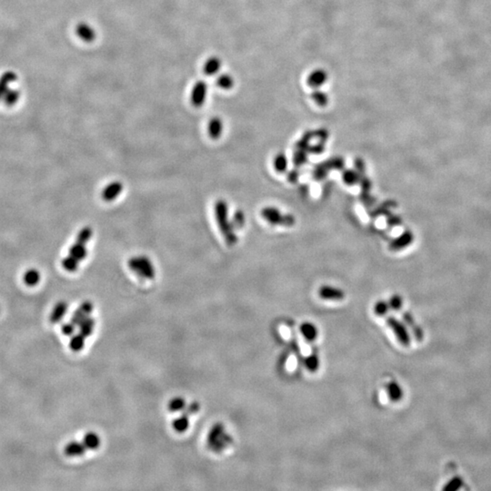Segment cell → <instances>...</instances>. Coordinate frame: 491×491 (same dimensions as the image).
Masks as SVG:
<instances>
[{
    "label": "cell",
    "mask_w": 491,
    "mask_h": 491,
    "mask_svg": "<svg viewBox=\"0 0 491 491\" xmlns=\"http://www.w3.org/2000/svg\"><path fill=\"white\" fill-rule=\"evenodd\" d=\"M301 332L308 339H314L317 336V331L313 325L305 323L301 326Z\"/></svg>",
    "instance_id": "cell-38"
},
{
    "label": "cell",
    "mask_w": 491,
    "mask_h": 491,
    "mask_svg": "<svg viewBox=\"0 0 491 491\" xmlns=\"http://www.w3.org/2000/svg\"><path fill=\"white\" fill-rule=\"evenodd\" d=\"M17 75L13 71H6L0 78V100H3L4 95L9 89L8 85L17 79Z\"/></svg>",
    "instance_id": "cell-18"
},
{
    "label": "cell",
    "mask_w": 491,
    "mask_h": 491,
    "mask_svg": "<svg viewBox=\"0 0 491 491\" xmlns=\"http://www.w3.org/2000/svg\"><path fill=\"white\" fill-rule=\"evenodd\" d=\"M208 91L207 84L205 81L199 80L195 83L193 86L191 94H190V101L192 105L196 107H200L203 106L207 100Z\"/></svg>",
    "instance_id": "cell-5"
},
{
    "label": "cell",
    "mask_w": 491,
    "mask_h": 491,
    "mask_svg": "<svg viewBox=\"0 0 491 491\" xmlns=\"http://www.w3.org/2000/svg\"><path fill=\"white\" fill-rule=\"evenodd\" d=\"M308 161V151L307 150H295L293 153L292 162L296 168H299L305 165Z\"/></svg>",
    "instance_id": "cell-31"
},
{
    "label": "cell",
    "mask_w": 491,
    "mask_h": 491,
    "mask_svg": "<svg viewBox=\"0 0 491 491\" xmlns=\"http://www.w3.org/2000/svg\"><path fill=\"white\" fill-rule=\"evenodd\" d=\"M68 311V303L66 301L57 302L50 314V321L52 323H58L62 320Z\"/></svg>",
    "instance_id": "cell-14"
},
{
    "label": "cell",
    "mask_w": 491,
    "mask_h": 491,
    "mask_svg": "<svg viewBox=\"0 0 491 491\" xmlns=\"http://www.w3.org/2000/svg\"><path fill=\"white\" fill-rule=\"evenodd\" d=\"M461 479H454L450 483L449 485L447 486L446 488H444V490H448V491H453V490H457L459 489L460 486H461Z\"/></svg>",
    "instance_id": "cell-50"
},
{
    "label": "cell",
    "mask_w": 491,
    "mask_h": 491,
    "mask_svg": "<svg viewBox=\"0 0 491 491\" xmlns=\"http://www.w3.org/2000/svg\"><path fill=\"white\" fill-rule=\"evenodd\" d=\"M75 324L73 322H67V323L62 324L61 326V331H62L63 334L66 335V336H72L75 332L76 329Z\"/></svg>",
    "instance_id": "cell-45"
},
{
    "label": "cell",
    "mask_w": 491,
    "mask_h": 491,
    "mask_svg": "<svg viewBox=\"0 0 491 491\" xmlns=\"http://www.w3.org/2000/svg\"><path fill=\"white\" fill-rule=\"evenodd\" d=\"M93 236V230L89 227H85L79 231L77 236V242L86 245Z\"/></svg>",
    "instance_id": "cell-35"
},
{
    "label": "cell",
    "mask_w": 491,
    "mask_h": 491,
    "mask_svg": "<svg viewBox=\"0 0 491 491\" xmlns=\"http://www.w3.org/2000/svg\"><path fill=\"white\" fill-rule=\"evenodd\" d=\"M324 166L328 168L329 170H342L345 167V160L341 156H335L330 158L326 161L322 162Z\"/></svg>",
    "instance_id": "cell-27"
},
{
    "label": "cell",
    "mask_w": 491,
    "mask_h": 491,
    "mask_svg": "<svg viewBox=\"0 0 491 491\" xmlns=\"http://www.w3.org/2000/svg\"><path fill=\"white\" fill-rule=\"evenodd\" d=\"M318 296L326 300H341L345 298V293L338 287L325 285L320 286Z\"/></svg>",
    "instance_id": "cell-12"
},
{
    "label": "cell",
    "mask_w": 491,
    "mask_h": 491,
    "mask_svg": "<svg viewBox=\"0 0 491 491\" xmlns=\"http://www.w3.org/2000/svg\"><path fill=\"white\" fill-rule=\"evenodd\" d=\"M95 324H96V322H95V319H94L93 317H87L78 326L79 331H80L79 333L82 334L85 337L91 336L92 333H93L94 329H95Z\"/></svg>",
    "instance_id": "cell-24"
},
{
    "label": "cell",
    "mask_w": 491,
    "mask_h": 491,
    "mask_svg": "<svg viewBox=\"0 0 491 491\" xmlns=\"http://www.w3.org/2000/svg\"><path fill=\"white\" fill-rule=\"evenodd\" d=\"M233 439L231 436L229 435L223 424L217 423L213 425L207 438V445L214 452H221L225 448L230 447L232 444Z\"/></svg>",
    "instance_id": "cell-2"
},
{
    "label": "cell",
    "mask_w": 491,
    "mask_h": 491,
    "mask_svg": "<svg viewBox=\"0 0 491 491\" xmlns=\"http://www.w3.org/2000/svg\"><path fill=\"white\" fill-rule=\"evenodd\" d=\"M231 222H232V225H233L235 230H241L245 226V222H246L245 214L241 210H236L233 215Z\"/></svg>",
    "instance_id": "cell-36"
},
{
    "label": "cell",
    "mask_w": 491,
    "mask_h": 491,
    "mask_svg": "<svg viewBox=\"0 0 491 491\" xmlns=\"http://www.w3.org/2000/svg\"><path fill=\"white\" fill-rule=\"evenodd\" d=\"M83 443L87 449H97L100 448V436L96 434L95 432H88L83 438Z\"/></svg>",
    "instance_id": "cell-21"
},
{
    "label": "cell",
    "mask_w": 491,
    "mask_h": 491,
    "mask_svg": "<svg viewBox=\"0 0 491 491\" xmlns=\"http://www.w3.org/2000/svg\"><path fill=\"white\" fill-rule=\"evenodd\" d=\"M189 416L182 413V415L178 416L173 421V428L179 433H183L187 430L189 427Z\"/></svg>",
    "instance_id": "cell-26"
},
{
    "label": "cell",
    "mask_w": 491,
    "mask_h": 491,
    "mask_svg": "<svg viewBox=\"0 0 491 491\" xmlns=\"http://www.w3.org/2000/svg\"><path fill=\"white\" fill-rule=\"evenodd\" d=\"M129 267L139 278L152 280L155 278V267L152 261L146 256L133 257L128 262Z\"/></svg>",
    "instance_id": "cell-4"
},
{
    "label": "cell",
    "mask_w": 491,
    "mask_h": 491,
    "mask_svg": "<svg viewBox=\"0 0 491 491\" xmlns=\"http://www.w3.org/2000/svg\"><path fill=\"white\" fill-rule=\"evenodd\" d=\"M234 83H235L234 78L230 74H221V75L218 76V78H217L218 87L224 89V90L231 89L232 87H234Z\"/></svg>",
    "instance_id": "cell-29"
},
{
    "label": "cell",
    "mask_w": 491,
    "mask_h": 491,
    "mask_svg": "<svg viewBox=\"0 0 491 491\" xmlns=\"http://www.w3.org/2000/svg\"><path fill=\"white\" fill-rule=\"evenodd\" d=\"M287 164H288V160H287L286 155L284 153L280 152L275 155L273 159V167L278 173H280V174L285 173L287 169Z\"/></svg>",
    "instance_id": "cell-19"
},
{
    "label": "cell",
    "mask_w": 491,
    "mask_h": 491,
    "mask_svg": "<svg viewBox=\"0 0 491 491\" xmlns=\"http://www.w3.org/2000/svg\"><path fill=\"white\" fill-rule=\"evenodd\" d=\"M69 252V255L74 257L79 261L85 259L87 256V249L86 248V245L78 242H76L73 246H71Z\"/></svg>",
    "instance_id": "cell-20"
},
{
    "label": "cell",
    "mask_w": 491,
    "mask_h": 491,
    "mask_svg": "<svg viewBox=\"0 0 491 491\" xmlns=\"http://www.w3.org/2000/svg\"><path fill=\"white\" fill-rule=\"evenodd\" d=\"M324 151H325V143L319 142V141H318V143L310 146L308 149V153H310L313 155H319V154L323 153Z\"/></svg>",
    "instance_id": "cell-43"
},
{
    "label": "cell",
    "mask_w": 491,
    "mask_h": 491,
    "mask_svg": "<svg viewBox=\"0 0 491 491\" xmlns=\"http://www.w3.org/2000/svg\"><path fill=\"white\" fill-rule=\"evenodd\" d=\"M40 279H41L40 273L35 268L28 269L27 271H26L24 276H23L24 283L28 286H34L38 285L40 281Z\"/></svg>",
    "instance_id": "cell-22"
},
{
    "label": "cell",
    "mask_w": 491,
    "mask_h": 491,
    "mask_svg": "<svg viewBox=\"0 0 491 491\" xmlns=\"http://www.w3.org/2000/svg\"><path fill=\"white\" fill-rule=\"evenodd\" d=\"M389 310V304L385 300H379L374 306V311L378 316H385Z\"/></svg>",
    "instance_id": "cell-39"
},
{
    "label": "cell",
    "mask_w": 491,
    "mask_h": 491,
    "mask_svg": "<svg viewBox=\"0 0 491 491\" xmlns=\"http://www.w3.org/2000/svg\"><path fill=\"white\" fill-rule=\"evenodd\" d=\"M85 339H86V337L80 333L77 334V335H72L71 338H70V341H69V348L75 352L80 351L81 349L85 346Z\"/></svg>",
    "instance_id": "cell-30"
},
{
    "label": "cell",
    "mask_w": 491,
    "mask_h": 491,
    "mask_svg": "<svg viewBox=\"0 0 491 491\" xmlns=\"http://www.w3.org/2000/svg\"><path fill=\"white\" fill-rule=\"evenodd\" d=\"M329 75L328 72L322 69H315L312 71L307 78V84L309 87L313 89L320 88L328 81Z\"/></svg>",
    "instance_id": "cell-8"
},
{
    "label": "cell",
    "mask_w": 491,
    "mask_h": 491,
    "mask_svg": "<svg viewBox=\"0 0 491 491\" xmlns=\"http://www.w3.org/2000/svg\"><path fill=\"white\" fill-rule=\"evenodd\" d=\"M413 241H414V235H413V233L411 232V230H406L403 233H401L399 236H397L396 238L392 239L390 243H389V245H388V249H390L393 252L399 251L401 249H406L409 246H411Z\"/></svg>",
    "instance_id": "cell-7"
},
{
    "label": "cell",
    "mask_w": 491,
    "mask_h": 491,
    "mask_svg": "<svg viewBox=\"0 0 491 491\" xmlns=\"http://www.w3.org/2000/svg\"><path fill=\"white\" fill-rule=\"evenodd\" d=\"M342 181L349 187H353L355 185L360 183L361 176L357 172L356 169L353 168H347L343 169L341 175Z\"/></svg>",
    "instance_id": "cell-17"
},
{
    "label": "cell",
    "mask_w": 491,
    "mask_h": 491,
    "mask_svg": "<svg viewBox=\"0 0 491 491\" xmlns=\"http://www.w3.org/2000/svg\"><path fill=\"white\" fill-rule=\"evenodd\" d=\"M329 137H330V132L326 129H318L317 130H314V137L317 138L319 142L326 143Z\"/></svg>",
    "instance_id": "cell-42"
},
{
    "label": "cell",
    "mask_w": 491,
    "mask_h": 491,
    "mask_svg": "<svg viewBox=\"0 0 491 491\" xmlns=\"http://www.w3.org/2000/svg\"><path fill=\"white\" fill-rule=\"evenodd\" d=\"M123 191V184L119 181H114L109 183L102 190V199L106 202H111L118 198Z\"/></svg>",
    "instance_id": "cell-11"
},
{
    "label": "cell",
    "mask_w": 491,
    "mask_h": 491,
    "mask_svg": "<svg viewBox=\"0 0 491 491\" xmlns=\"http://www.w3.org/2000/svg\"><path fill=\"white\" fill-rule=\"evenodd\" d=\"M355 169L357 170V172L360 174V176H363V175H366V165H365V162L364 160L361 158V157H357L355 159Z\"/></svg>",
    "instance_id": "cell-46"
},
{
    "label": "cell",
    "mask_w": 491,
    "mask_h": 491,
    "mask_svg": "<svg viewBox=\"0 0 491 491\" xmlns=\"http://www.w3.org/2000/svg\"><path fill=\"white\" fill-rule=\"evenodd\" d=\"M388 304H389V308H391L394 310H398L402 306V299L398 295H394V296H392Z\"/></svg>",
    "instance_id": "cell-47"
},
{
    "label": "cell",
    "mask_w": 491,
    "mask_h": 491,
    "mask_svg": "<svg viewBox=\"0 0 491 491\" xmlns=\"http://www.w3.org/2000/svg\"><path fill=\"white\" fill-rule=\"evenodd\" d=\"M314 138V130H308L305 132L296 144H295V150H307L309 147L310 146V142L311 139Z\"/></svg>",
    "instance_id": "cell-25"
},
{
    "label": "cell",
    "mask_w": 491,
    "mask_h": 491,
    "mask_svg": "<svg viewBox=\"0 0 491 491\" xmlns=\"http://www.w3.org/2000/svg\"><path fill=\"white\" fill-rule=\"evenodd\" d=\"M76 35L80 38L82 41L90 43L93 42L97 38V32L93 26L86 22H80L76 26Z\"/></svg>",
    "instance_id": "cell-9"
},
{
    "label": "cell",
    "mask_w": 491,
    "mask_h": 491,
    "mask_svg": "<svg viewBox=\"0 0 491 491\" xmlns=\"http://www.w3.org/2000/svg\"><path fill=\"white\" fill-rule=\"evenodd\" d=\"M94 310V305L91 301H85L76 310L72 318L71 322L75 324L77 327L79 326V324L86 319L87 317H90L91 313Z\"/></svg>",
    "instance_id": "cell-10"
},
{
    "label": "cell",
    "mask_w": 491,
    "mask_h": 491,
    "mask_svg": "<svg viewBox=\"0 0 491 491\" xmlns=\"http://www.w3.org/2000/svg\"><path fill=\"white\" fill-rule=\"evenodd\" d=\"M224 130V124L222 119L218 117L211 118L208 126H207V131L209 137L213 139H218L221 137L222 133Z\"/></svg>",
    "instance_id": "cell-13"
},
{
    "label": "cell",
    "mask_w": 491,
    "mask_h": 491,
    "mask_svg": "<svg viewBox=\"0 0 491 491\" xmlns=\"http://www.w3.org/2000/svg\"><path fill=\"white\" fill-rule=\"evenodd\" d=\"M186 405L187 403H186L184 398H181V397H176V398L169 400L168 405V410L170 412H180V411H184Z\"/></svg>",
    "instance_id": "cell-32"
},
{
    "label": "cell",
    "mask_w": 491,
    "mask_h": 491,
    "mask_svg": "<svg viewBox=\"0 0 491 491\" xmlns=\"http://www.w3.org/2000/svg\"><path fill=\"white\" fill-rule=\"evenodd\" d=\"M221 66H222V62H221L219 57L211 56L206 61L204 67H203V70H204V73L206 75L211 77V76L218 74L219 70L221 69Z\"/></svg>",
    "instance_id": "cell-15"
},
{
    "label": "cell",
    "mask_w": 491,
    "mask_h": 491,
    "mask_svg": "<svg viewBox=\"0 0 491 491\" xmlns=\"http://www.w3.org/2000/svg\"><path fill=\"white\" fill-rule=\"evenodd\" d=\"M215 217L219 230L224 236L225 241L229 246H234L237 242L236 230L229 218V207L223 199H219L215 204Z\"/></svg>",
    "instance_id": "cell-1"
},
{
    "label": "cell",
    "mask_w": 491,
    "mask_h": 491,
    "mask_svg": "<svg viewBox=\"0 0 491 491\" xmlns=\"http://www.w3.org/2000/svg\"><path fill=\"white\" fill-rule=\"evenodd\" d=\"M311 100H313L317 106L325 107L329 104V96L326 92L320 90L319 88L314 89L310 95Z\"/></svg>",
    "instance_id": "cell-23"
},
{
    "label": "cell",
    "mask_w": 491,
    "mask_h": 491,
    "mask_svg": "<svg viewBox=\"0 0 491 491\" xmlns=\"http://www.w3.org/2000/svg\"><path fill=\"white\" fill-rule=\"evenodd\" d=\"M87 450L84 443L82 442L71 441L65 447V454L68 457H81Z\"/></svg>",
    "instance_id": "cell-16"
},
{
    "label": "cell",
    "mask_w": 491,
    "mask_h": 491,
    "mask_svg": "<svg viewBox=\"0 0 491 491\" xmlns=\"http://www.w3.org/2000/svg\"><path fill=\"white\" fill-rule=\"evenodd\" d=\"M199 410H200V404H199V402L192 401L189 404L186 405L184 411H182V412L184 414L187 415V416H190V415H194V414L198 413Z\"/></svg>",
    "instance_id": "cell-40"
},
{
    "label": "cell",
    "mask_w": 491,
    "mask_h": 491,
    "mask_svg": "<svg viewBox=\"0 0 491 491\" xmlns=\"http://www.w3.org/2000/svg\"><path fill=\"white\" fill-rule=\"evenodd\" d=\"M306 364H307V367L311 370V371H314L316 370L317 368V366H318V361H317V358L315 357H311V358H309L308 361H306Z\"/></svg>",
    "instance_id": "cell-49"
},
{
    "label": "cell",
    "mask_w": 491,
    "mask_h": 491,
    "mask_svg": "<svg viewBox=\"0 0 491 491\" xmlns=\"http://www.w3.org/2000/svg\"><path fill=\"white\" fill-rule=\"evenodd\" d=\"M61 265H62V267L67 271L74 272V271H76L78 268L79 260H78L74 257L69 255L68 257H66V258H63L62 261H61Z\"/></svg>",
    "instance_id": "cell-33"
},
{
    "label": "cell",
    "mask_w": 491,
    "mask_h": 491,
    "mask_svg": "<svg viewBox=\"0 0 491 491\" xmlns=\"http://www.w3.org/2000/svg\"><path fill=\"white\" fill-rule=\"evenodd\" d=\"M287 181L290 183H296L299 181V172L298 169H292L287 172Z\"/></svg>",
    "instance_id": "cell-48"
},
{
    "label": "cell",
    "mask_w": 491,
    "mask_h": 491,
    "mask_svg": "<svg viewBox=\"0 0 491 491\" xmlns=\"http://www.w3.org/2000/svg\"><path fill=\"white\" fill-rule=\"evenodd\" d=\"M387 324L393 330V332H394V334L397 336L398 341L400 342L402 345H405V346H409L410 345L411 338H410L409 333H408V331L406 330V328H405L403 324L401 323L400 321H398V319L396 317H393V316L388 317V318H387Z\"/></svg>",
    "instance_id": "cell-6"
},
{
    "label": "cell",
    "mask_w": 491,
    "mask_h": 491,
    "mask_svg": "<svg viewBox=\"0 0 491 491\" xmlns=\"http://www.w3.org/2000/svg\"><path fill=\"white\" fill-rule=\"evenodd\" d=\"M262 218L268 224L272 226L292 227L296 223V218L291 214H283L279 208L272 206H267L261 209Z\"/></svg>",
    "instance_id": "cell-3"
},
{
    "label": "cell",
    "mask_w": 491,
    "mask_h": 491,
    "mask_svg": "<svg viewBox=\"0 0 491 491\" xmlns=\"http://www.w3.org/2000/svg\"><path fill=\"white\" fill-rule=\"evenodd\" d=\"M402 224V219L401 218L398 216V215H393V214H390L387 217V225L390 228H393V227H398V226H400Z\"/></svg>",
    "instance_id": "cell-44"
},
{
    "label": "cell",
    "mask_w": 491,
    "mask_h": 491,
    "mask_svg": "<svg viewBox=\"0 0 491 491\" xmlns=\"http://www.w3.org/2000/svg\"><path fill=\"white\" fill-rule=\"evenodd\" d=\"M20 92L18 89H8L3 97V101L6 106H11L16 104L19 100Z\"/></svg>",
    "instance_id": "cell-34"
},
{
    "label": "cell",
    "mask_w": 491,
    "mask_h": 491,
    "mask_svg": "<svg viewBox=\"0 0 491 491\" xmlns=\"http://www.w3.org/2000/svg\"><path fill=\"white\" fill-rule=\"evenodd\" d=\"M330 172V170L328 168H326L323 165V163H319V164H317L313 170H312V178L313 180L316 181H323L326 179V177L328 176Z\"/></svg>",
    "instance_id": "cell-28"
},
{
    "label": "cell",
    "mask_w": 491,
    "mask_h": 491,
    "mask_svg": "<svg viewBox=\"0 0 491 491\" xmlns=\"http://www.w3.org/2000/svg\"><path fill=\"white\" fill-rule=\"evenodd\" d=\"M388 396L394 401H398L402 397V390L400 387L397 383H389L388 386Z\"/></svg>",
    "instance_id": "cell-37"
},
{
    "label": "cell",
    "mask_w": 491,
    "mask_h": 491,
    "mask_svg": "<svg viewBox=\"0 0 491 491\" xmlns=\"http://www.w3.org/2000/svg\"><path fill=\"white\" fill-rule=\"evenodd\" d=\"M361 187V192L362 193H369L370 192V189L372 187V183L370 180L368 179V177H367L366 175H363L361 176V180H360V183Z\"/></svg>",
    "instance_id": "cell-41"
}]
</instances>
